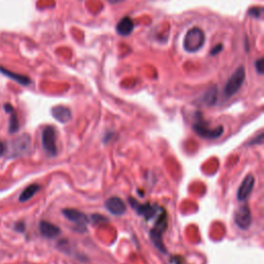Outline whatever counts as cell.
Here are the masks:
<instances>
[{"instance_id":"obj_1","label":"cell","mask_w":264,"mask_h":264,"mask_svg":"<svg viewBox=\"0 0 264 264\" xmlns=\"http://www.w3.org/2000/svg\"><path fill=\"white\" fill-rule=\"evenodd\" d=\"M206 42L205 31L199 27H193L188 30L183 42L184 50L188 53H195L204 47Z\"/></svg>"},{"instance_id":"obj_2","label":"cell","mask_w":264,"mask_h":264,"mask_svg":"<svg viewBox=\"0 0 264 264\" xmlns=\"http://www.w3.org/2000/svg\"><path fill=\"white\" fill-rule=\"evenodd\" d=\"M167 224H168L167 213H166L165 210L161 209L160 213L157 217V221L155 223L154 228L151 230L150 234H151V240L153 241L156 248L158 250H160L162 253L166 252V249H165L164 245H163V241H162V233L166 231Z\"/></svg>"},{"instance_id":"obj_3","label":"cell","mask_w":264,"mask_h":264,"mask_svg":"<svg viewBox=\"0 0 264 264\" xmlns=\"http://www.w3.org/2000/svg\"><path fill=\"white\" fill-rule=\"evenodd\" d=\"M246 80V69L244 66L238 67L229 80L227 81L224 88V94L226 97H231L235 95L242 88L244 82Z\"/></svg>"},{"instance_id":"obj_4","label":"cell","mask_w":264,"mask_h":264,"mask_svg":"<svg viewBox=\"0 0 264 264\" xmlns=\"http://www.w3.org/2000/svg\"><path fill=\"white\" fill-rule=\"evenodd\" d=\"M31 151V137L28 134H23L14 141L10 145V157H22L28 154Z\"/></svg>"},{"instance_id":"obj_5","label":"cell","mask_w":264,"mask_h":264,"mask_svg":"<svg viewBox=\"0 0 264 264\" xmlns=\"http://www.w3.org/2000/svg\"><path fill=\"white\" fill-rule=\"evenodd\" d=\"M193 130L200 137L208 138V140H216V138H219L224 132L223 126H218L217 128L212 129L203 119H199L194 123Z\"/></svg>"},{"instance_id":"obj_6","label":"cell","mask_w":264,"mask_h":264,"mask_svg":"<svg viewBox=\"0 0 264 264\" xmlns=\"http://www.w3.org/2000/svg\"><path fill=\"white\" fill-rule=\"evenodd\" d=\"M57 134L53 126H46L42 132V144L46 153L50 156L57 154Z\"/></svg>"},{"instance_id":"obj_7","label":"cell","mask_w":264,"mask_h":264,"mask_svg":"<svg viewBox=\"0 0 264 264\" xmlns=\"http://www.w3.org/2000/svg\"><path fill=\"white\" fill-rule=\"evenodd\" d=\"M234 222L236 226L242 230H247L252 224V215L249 206L245 205L238 208L234 213Z\"/></svg>"},{"instance_id":"obj_8","label":"cell","mask_w":264,"mask_h":264,"mask_svg":"<svg viewBox=\"0 0 264 264\" xmlns=\"http://www.w3.org/2000/svg\"><path fill=\"white\" fill-rule=\"evenodd\" d=\"M62 213H63L64 217L68 221L74 223L82 230H86V225L88 224V222H89V220H88L85 213L73 209H64L62 211Z\"/></svg>"},{"instance_id":"obj_9","label":"cell","mask_w":264,"mask_h":264,"mask_svg":"<svg viewBox=\"0 0 264 264\" xmlns=\"http://www.w3.org/2000/svg\"><path fill=\"white\" fill-rule=\"evenodd\" d=\"M129 203L131 205V207L137 211L138 215H141L143 217H145L147 220L152 219L153 217H155L158 212V206H151L149 204H145V205H141L140 203H137V201L134 198H129Z\"/></svg>"},{"instance_id":"obj_10","label":"cell","mask_w":264,"mask_h":264,"mask_svg":"<svg viewBox=\"0 0 264 264\" xmlns=\"http://www.w3.org/2000/svg\"><path fill=\"white\" fill-rule=\"evenodd\" d=\"M254 185L255 178L253 177V174H248L240 185V187H238L236 193L237 199L240 201H245L246 199H248L254 189Z\"/></svg>"},{"instance_id":"obj_11","label":"cell","mask_w":264,"mask_h":264,"mask_svg":"<svg viewBox=\"0 0 264 264\" xmlns=\"http://www.w3.org/2000/svg\"><path fill=\"white\" fill-rule=\"evenodd\" d=\"M106 208L115 216H122L126 211V206L119 197H110L106 201Z\"/></svg>"},{"instance_id":"obj_12","label":"cell","mask_w":264,"mask_h":264,"mask_svg":"<svg viewBox=\"0 0 264 264\" xmlns=\"http://www.w3.org/2000/svg\"><path fill=\"white\" fill-rule=\"evenodd\" d=\"M52 116L60 123H67L71 120V110L64 106H57L52 108Z\"/></svg>"},{"instance_id":"obj_13","label":"cell","mask_w":264,"mask_h":264,"mask_svg":"<svg viewBox=\"0 0 264 264\" xmlns=\"http://www.w3.org/2000/svg\"><path fill=\"white\" fill-rule=\"evenodd\" d=\"M134 29V23L129 17H124L119 21L116 26V31L121 36H128Z\"/></svg>"},{"instance_id":"obj_14","label":"cell","mask_w":264,"mask_h":264,"mask_svg":"<svg viewBox=\"0 0 264 264\" xmlns=\"http://www.w3.org/2000/svg\"><path fill=\"white\" fill-rule=\"evenodd\" d=\"M40 231L43 234V236L47 238H54L60 234L59 227L47 221H42L40 223Z\"/></svg>"},{"instance_id":"obj_15","label":"cell","mask_w":264,"mask_h":264,"mask_svg":"<svg viewBox=\"0 0 264 264\" xmlns=\"http://www.w3.org/2000/svg\"><path fill=\"white\" fill-rule=\"evenodd\" d=\"M0 72L3 73V75H5V77L9 78L10 80H14L15 82H17L18 84H20L22 86H28L31 84V80L28 77H26V75L12 72V71H10V70L2 67V66H0Z\"/></svg>"},{"instance_id":"obj_16","label":"cell","mask_w":264,"mask_h":264,"mask_svg":"<svg viewBox=\"0 0 264 264\" xmlns=\"http://www.w3.org/2000/svg\"><path fill=\"white\" fill-rule=\"evenodd\" d=\"M4 109L10 115L9 118V133H16L19 130V120L15 108L9 104L4 105Z\"/></svg>"},{"instance_id":"obj_17","label":"cell","mask_w":264,"mask_h":264,"mask_svg":"<svg viewBox=\"0 0 264 264\" xmlns=\"http://www.w3.org/2000/svg\"><path fill=\"white\" fill-rule=\"evenodd\" d=\"M217 98H218V89L216 86H211L209 90L205 93V95L201 98V102L205 106H211L217 103Z\"/></svg>"},{"instance_id":"obj_18","label":"cell","mask_w":264,"mask_h":264,"mask_svg":"<svg viewBox=\"0 0 264 264\" xmlns=\"http://www.w3.org/2000/svg\"><path fill=\"white\" fill-rule=\"evenodd\" d=\"M40 190H41L40 185H37V184L29 185L28 187L25 188V189L22 191V193L19 197V201L20 203H26V201L31 199Z\"/></svg>"},{"instance_id":"obj_19","label":"cell","mask_w":264,"mask_h":264,"mask_svg":"<svg viewBox=\"0 0 264 264\" xmlns=\"http://www.w3.org/2000/svg\"><path fill=\"white\" fill-rule=\"evenodd\" d=\"M263 14V7L262 6H258V7H252L249 11H248V15L251 16L252 18H256L259 19Z\"/></svg>"},{"instance_id":"obj_20","label":"cell","mask_w":264,"mask_h":264,"mask_svg":"<svg viewBox=\"0 0 264 264\" xmlns=\"http://www.w3.org/2000/svg\"><path fill=\"white\" fill-rule=\"evenodd\" d=\"M255 69L260 75L263 74V58H259L255 61Z\"/></svg>"},{"instance_id":"obj_21","label":"cell","mask_w":264,"mask_h":264,"mask_svg":"<svg viewBox=\"0 0 264 264\" xmlns=\"http://www.w3.org/2000/svg\"><path fill=\"white\" fill-rule=\"evenodd\" d=\"M256 144H258V145H262L263 144V133H260L256 138H254V140L251 142L250 145L252 146V145H256Z\"/></svg>"},{"instance_id":"obj_22","label":"cell","mask_w":264,"mask_h":264,"mask_svg":"<svg viewBox=\"0 0 264 264\" xmlns=\"http://www.w3.org/2000/svg\"><path fill=\"white\" fill-rule=\"evenodd\" d=\"M222 49H223V46L222 45H218V47L216 48H213L211 50V55H216L218 53H220L222 51Z\"/></svg>"},{"instance_id":"obj_23","label":"cell","mask_w":264,"mask_h":264,"mask_svg":"<svg viewBox=\"0 0 264 264\" xmlns=\"http://www.w3.org/2000/svg\"><path fill=\"white\" fill-rule=\"evenodd\" d=\"M92 219H93V221L96 222V223H100L102 221H106V218H105V217H103V216H98V215H94V216L92 217Z\"/></svg>"},{"instance_id":"obj_24","label":"cell","mask_w":264,"mask_h":264,"mask_svg":"<svg viewBox=\"0 0 264 264\" xmlns=\"http://www.w3.org/2000/svg\"><path fill=\"white\" fill-rule=\"evenodd\" d=\"M5 153V145L0 141V157H1Z\"/></svg>"},{"instance_id":"obj_25","label":"cell","mask_w":264,"mask_h":264,"mask_svg":"<svg viewBox=\"0 0 264 264\" xmlns=\"http://www.w3.org/2000/svg\"><path fill=\"white\" fill-rule=\"evenodd\" d=\"M107 1L111 4H115V3H120V2H123L124 0H107Z\"/></svg>"}]
</instances>
